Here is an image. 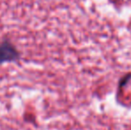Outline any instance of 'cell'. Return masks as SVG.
I'll list each match as a JSON object with an SVG mask.
<instances>
[{
    "label": "cell",
    "instance_id": "obj_1",
    "mask_svg": "<svg viewBox=\"0 0 131 130\" xmlns=\"http://www.w3.org/2000/svg\"><path fill=\"white\" fill-rule=\"evenodd\" d=\"M19 56V51L13 43L7 40L0 43V64L16 61Z\"/></svg>",
    "mask_w": 131,
    "mask_h": 130
}]
</instances>
